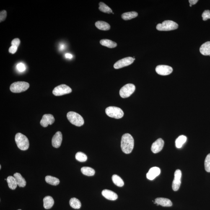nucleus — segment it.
<instances>
[{
	"mask_svg": "<svg viewBox=\"0 0 210 210\" xmlns=\"http://www.w3.org/2000/svg\"><path fill=\"white\" fill-rule=\"evenodd\" d=\"M164 142L161 138H159L154 142L151 146V150L154 153L160 152L164 147Z\"/></svg>",
	"mask_w": 210,
	"mask_h": 210,
	"instance_id": "13",
	"label": "nucleus"
},
{
	"mask_svg": "<svg viewBox=\"0 0 210 210\" xmlns=\"http://www.w3.org/2000/svg\"><path fill=\"white\" fill-rule=\"evenodd\" d=\"M54 203V201L51 196L45 197L43 199V206L46 209H50L52 207Z\"/></svg>",
	"mask_w": 210,
	"mask_h": 210,
	"instance_id": "19",
	"label": "nucleus"
},
{
	"mask_svg": "<svg viewBox=\"0 0 210 210\" xmlns=\"http://www.w3.org/2000/svg\"><path fill=\"white\" fill-rule=\"evenodd\" d=\"M67 116L70 123L76 126L81 127L84 124L83 118L80 115L76 112H69L67 114Z\"/></svg>",
	"mask_w": 210,
	"mask_h": 210,
	"instance_id": "3",
	"label": "nucleus"
},
{
	"mask_svg": "<svg viewBox=\"0 0 210 210\" xmlns=\"http://www.w3.org/2000/svg\"><path fill=\"white\" fill-rule=\"evenodd\" d=\"M14 177L16 179L18 185L19 187H24L26 185V181L25 179L21 175V174L19 173H16L14 174Z\"/></svg>",
	"mask_w": 210,
	"mask_h": 210,
	"instance_id": "20",
	"label": "nucleus"
},
{
	"mask_svg": "<svg viewBox=\"0 0 210 210\" xmlns=\"http://www.w3.org/2000/svg\"><path fill=\"white\" fill-rule=\"evenodd\" d=\"M1 169V165H0V169Z\"/></svg>",
	"mask_w": 210,
	"mask_h": 210,
	"instance_id": "41",
	"label": "nucleus"
},
{
	"mask_svg": "<svg viewBox=\"0 0 210 210\" xmlns=\"http://www.w3.org/2000/svg\"><path fill=\"white\" fill-rule=\"evenodd\" d=\"M181 171L179 169L176 170L175 173V178L172 182V189L175 191H177L180 188L181 184Z\"/></svg>",
	"mask_w": 210,
	"mask_h": 210,
	"instance_id": "10",
	"label": "nucleus"
},
{
	"mask_svg": "<svg viewBox=\"0 0 210 210\" xmlns=\"http://www.w3.org/2000/svg\"><path fill=\"white\" fill-rule=\"evenodd\" d=\"M76 160L80 162H84L87 160V156L84 153L81 152H78L76 154Z\"/></svg>",
	"mask_w": 210,
	"mask_h": 210,
	"instance_id": "31",
	"label": "nucleus"
},
{
	"mask_svg": "<svg viewBox=\"0 0 210 210\" xmlns=\"http://www.w3.org/2000/svg\"><path fill=\"white\" fill-rule=\"evenodd\" d=\"M72 91L71 88L69 86L63 84L55 87L53 89V94L56 96H59L71 93Z\"/></svg>",
	"mask_w": 210,
	"mask_h": 210,
	"instance_id": "8",
	"label": "nucleus"
},
{
	"mask_svg": "<svg viewBox=\"0 0 210 210\" xmlns=\"http://www.w3.org/2000/svg\"><path fill=\"white\" fill-rule=\"evenodd\" d=\"M105 113L109 116L116 119L122 118L124 116L123 110L119 107L110 106L105 109Z\"/></svg>",
	"mask_w": 210,
	"mask_h": 210,
	"instance_id": "6",
	"label": "nucleus"
},
{
	"mask_svg": "<svg viewBox=\"0 0 210 210\" xmlns=\"http://www.w3.org/2000/svg\"><path fill=\"white\" fill-rule=\"evenodd\" d=\"M7 17V12L6 11L3 10L0 13V22H1L5 20Z\"/></svg>",
	"mask_w": 210,
	"mask_h": 210,
	"instance_id": "35",
	"label": "nucleus"
},
{
	"mask_svg": "<svg viewBox=\"0 0 210 210\" xmlns=\"http://www.w3.org/2000/svg\"><path fill=\"white\" fill-rule=\"evenodd\" d=\"M190 7H191L192 5H191L190 4Z\"/></svg>",
	"mask_w": 210,
	"mask_h": 210,
	"instance_id": "42",
	"label": "nucleus"
},
{
	"mask_svg": "<svg viewBox=\"0 0 210 210\" xmlns=\"http://www.w3.org/2000/svg\"><path fill=\"white\" fill-rule=\"evenodd\" d=\"M204 165L206 171L210 172V153L207 156L205 160Z\"/></svg>",
	"mask_w": 210,
	"mask_h": 210,
	"instance_id": "32",
	"label": "nucleus"
},
{
	"mask_svg": "<svg viewBox=\"0 0 210 210\" xmlns=\"http://www.w3.org/2000/svg\"><path fill=\"white\" fill-rule=\"evenodd\" d=\"M65 56H66V58H69V59H71V58L73 57V55L70 53H66V55H65Z\"/></svg>",
	"mask_w": 210,
	"mask_h": 210,
	"instance_id": "39",
	"label": "nucleus"
},
{
	"mask_svg": "<svg viewBox=\"0 0 210 210\" xmlns=\"http://www.w3.org/2000/svg\"><path fill=\"white\" fill-rule=\"evenodd\" d=\"M65 48L64 47V45H61V47H60V49H61V50H63Z\"/></svg>",
	"mask_w": 210,
	"mask_h": 210,
	"instance_id": "40",
	"label": "nucleus"
},
{
	"mask_svg": "<svg viewBox=\"0 0 210 210\" xmlns=\"http://www.w3.org/2000/svg\"><path fill=\"white\" fill-rule=\"evenodd\" d=\"M15 141L19 148L25 151L28 149L29 146V141L27 137L20 133L16 135Z\"/></svg>",
	"mask_w": 210,
	"mask_h": 210,
	"instance_id": "2",
	"label": "nucleus"
},
{
	"mask_svg": "<svg viewBox=\"0 0 210 210\" xmlns=\"http://www.w3.org/2000/svg\"><path fill=\"white\" fill-rule=\"evenodd\" d=\"M134 141L129 133H125L122 137L121 147L122 151L125 154H130L134 147Z\"/></svg>",
	"mask_w": 210,
	"mask_h": 210,
	"instance_id": "1",
	"label": "nucleus"
},
{
	"mask_svg": "<svg viewBox=\"0 0 210 210\" xmlns=\"http://www.w3.org/2000/svg\"><path fill=\"white\" fill-rule=\"evenodd\" d=\"M18 50V47L13 46H11L10 47L9 49V51L10 53H11L13 54L17 52Z\"/></svg>",
	"mask_w": 210,
	"mask_h": 210,
	"instance_id": "37",
	"label": "nucleus"
},
{
	"mask_svg": "<svg viewBox=\"0 0 210 210\" xmlns=\"http://www.w3.org/2000/svg\"><path fill=\"white\" fill-rule=\"evenodd\" d=\"M157 205H160L163 207H171L172 203L170 200L164 198H158L155 200V202Z\"/></svg>",
	"mask_w": 210,
	"mask_h": 210,
	"instance_id": "17",
	"label": "nucleus"
},
{
	"mask_svg": "<svg viewBox=\"0 0 210 210\" xmlns=\"http://www.w3.org/2000/svg\"><path fill=\"white\" fill-rule=\"evenodd\" d=\"M138 16L137 13L135 11L124 13L121 15V17L125 20H130L136 18Z\"/></svg>",
	"mask_w": 210,
	"mask_h": 210,
	"instance_id": "23",
	"label": "nucleus"
},
{
	"mask_svg": "<svg viewBox=\"0 0 210 210\" xmlns=\"http://www.w3.org/2000/svg\"><path fill=\"white\" fill-rule=\"evenodd\" d=\"M45 180L47 183L52 185H58L60 183L59 179L50 175L46 176L45 177Z\"/></svg>",
	"mask_w": 210,
	"mask_h": 210,
	"instance_id": "26",
	"label": "nucleus"
},
{
	"mask_svg": "<svg viewBox=\"0 0 210 210\" xmlns=\"http://www.w3.org/2000/svg\"><path fill=\"white\" fill-rule=\"evenodd\" d=\"M55 121L54 117L51 114H45L40 120V124L44 127H46L48 125H51Z\"/></svg>",
	"mask_w": 210,
	"mask_h": 210,
	"instance_id": "12",
	"label": "nucleus"
},
{
	"mask_svg": "<svg viewBox=\"0 0 210 210\" xmlns=\"http://www.w3.org/2000/svg\"><path fill=\"white\" fill-rule=\"evenodd\" d=\"M99 9L102 12L111 13H113L112 9L109 6L103 2H100L99 4Z\"/></svg>",
	"mask_w": 210,
	"mask_h": 210,
	"instance_id": "30",
	"label": "nucleus"
},
{
	"mask_svg": "<svg viewBox=\"0 0 210 210\" xmlns=\"http://www.w3.org/2000/svg\"><path fill=\"white\" fill-rule=\"evenodd\" d=\"M17 69L20 72H23L26 70L25 65L22 63H18L17 66Z\"/></svg>",
	"mask_w": 210,
	"mask_h": 210,
	"instance_id": "34",
	"label": "nucleus"
},
{
	"mask_svg": "<svg viewBox=\"0 0 210 210\" xmlns=\"http://www.w3.org/2000/svg\"><path fill=\"white\" fill-rule=\"evenodd\" d=\"M178 25L171 20H166L162 24H158L156 28L159 31H170L178 28Z\"/></svg>",
	"mask_w": 210,
	"mask_h": 210,
	"instance_id": "5",
	"label": "nucleus"
},
{
	"mask_svg": "<svg viewBox=\"0 0 210 210\" xmlns=\"http://www.w3.org/2000/svg\"><path fill=\"white\" fill-rule=\"evenodd\" d=\"M95 26L100 30H108L110 28V24L104 21H97L95 23Z\"/></svg>",
	"mask_w": 210,
	"mask_h": 210,
	"instance_id": "21",
	"label": "nucleus"
},
{
	"mask_svg": "<svg viewBox=\"0 0 210 210\" xmlns=\"http://www.w3.org/2000/svg\"><path fill=\"white\" fill-rule=\"evenodd\" d=\"M155 70L157 74L162 76L168 75L173 71L172 67L166 65H159L156 68Z\"/></svg>",
	"mask_w": 210,
	"mask_h": 210,
	"instance_id": "11",
	"label": "nucleus"
},
{
	"mask_svg": "<svg viewBox=\"0 0 210 210\" xmlns=\"http://www.w3.org/2000/svg\"><path fill=\"white\" fill-rule=\"evenodd\" d=\"M7 181L8 186L11 190H15L17 186V183L14 177L9 176L7 179Z\"/></svg>",
	"mask_w": 210,
	"mask_h": 210,
	"instance_id": "24",
	"label": "nucleus"
},
{
	"mask_svg": "<svg viewBox=\"0 0 210 210\" xmlns=\"http://www.w3.org/2000/svg\"><path fill=\"white\" fill-rule=\"evenodd\" d=\"M30 85L29 83L24 81H18L11 84L10 89L14 93H19L25 92L29 89Z\"/></svg>",
	"mask_w": 210,
	"mask_h": 210,
	"instance_id": "4",
	"label": "nucleus"
},
{
	"mask_svg": "<svg viewBox=\"0 0 210 210\" xmlns=\"http://www.w3.org/2000/svg\"><path fill=\"white\" fill-rule=\"evenodd\" d=\"M20 43V40L19 38H15L11 42V45L12 46H15L17 47H19Z\"/></svg>",
	"mask_w": 210,
	"mask_h": 210,
	"instance_id": "36",
	"label": "nucleus"
},
{
	"mask_svg": "<svg viewBox=\"0 0 210 210\" xmlns=\"http://www.w3.org/2000/svg\"><path fill=\"white\" fill-rule=\"evenodd\" d=\"M21 210V209H19V210Z\"/></svg>",
	"mask_w": 210,
	"mask_h": 210,
	"instance_id": "43",
	"label": "nucleus"
},
{
	"mask_svg": "<svg viewBox=\"0 0 210 210\" xmlns=\"http://www.w3.org/2000/svg\"><path fill=\"white\" fill-rule=\"evenodd\" d=\"M81 172L84 175L89 176H93L95 174V170L89 167H84L81 168Z\"/></svg>",
	"mask_w": 210,
	"mask_h": 210,
	"instance_id": "27",
	"label": "nucleus"
},
{
	"mask_svg": "<svg viewBox=\"0 0 210 210\" xmlns=\"http://www.w3.org/2000/svg\"><path fill=\"white\" fill-rule=\"evenodd\" d=\"M112 180L113 183L117 186L122 187L124 185V183L122 179L117 175H113L112 177Z\"/></svg>",
	"mask_w": 210,
	"mask_h": 210,
	"instance_id": "29",
	"label": "nucleus"
},
{
	"mask_svg": "<svg viewBox=\"0 0 210 210\" xmlns=\"http://www.w3.org/2000/svg\"><path fill=\"white\" fill-rule=\"evenodd\" d=\"M136 89V87L132 84H127L121 88L120 91V95L123 98L129 97Z\"/></svg>",
	"mask_w": 210,
	"mask_h": 210,
	"instance_id": "7",
	"label": "nucleus"
},
{
	"mask_svg": "<svg viewBox=\"0 0 210 210\" xmlns=\"http://www.w3.org/2000/svg\"><path fill=\"white\" fill-rule=\"evenodd\" d=\"M100 43L101 45L103 46L108 47L109 48H115L117 46V44L115 42L112 41L111 40H107V39H104L100 40Z\"/></svg>",
	"mask_w": 210,
	"mask_h": 210,
	"instance_id": "22",
	"label": "nucleus"
},
{
	"mask_svg": "<svg viewBox=\"0 0 210 210\" xmlns=\"http://www.w3.org/2000/svg\"><path fill=\"white\" fill-rule=\"evenodd\" d=\"M135 61L134 58L131 57H128L123 58L117 61L114 65V67L115 69H119L131 65Z\"/></svg>",
	"mask_w": 210,
	"mask_h": 210,
	"instance_id": "9",
	"label": "nucleus"
},
{
	"mask_svg": "<svg viewBox=\"0 0 210 210\" xmlns=\"http://www.w3.org/2000/svg\"><path fill=\"white\" fill-rule=\"evenodd\" d=\"M160 172L161 170L159 168L153 167L149 169V172L146 175V177L148 180H153L160 175Z\"/></svg>",
	"mask_w": 210,
	"mask_h": 210,
	"instance_id": "15",
	"label": "nucleus"
},
{
	"mask_svg": "<svg viewBox=\"0 0 210 210\" xmlns=\"http://www.w3.org/2000/svg\"><path fill=\"white\" fill-rule=\"evenodd\" d=\"M202 17L203 21H206L208 19H210V11L205 10L202 14Z\"/></svg>",
	"mask_w": 210,
	"mask_h": 210,
	"instance_id": "33",
	"label": "nucleus"
},
{
	"mask_svg": "<svg viewBox=\"0 0 210 210\" xmlns=\"http://www.w3.org/2000/svg\"><path fill=\"white\" fill-rule=\"evenodd\" d=\"M102 194L105 198L110 201H115L118 198L117 194L111 190H104L102 191Z\"/></svg>",
	"mask_w": 210,
	"mask_h": 210,
	"instance_id": "16",
	"label": "nucleus"
},
{
	"mask_svg": "<svg viewBox=\"0 0 210 210\" xmlns=\"http://www.w3.org/2000/svg\"><path fill=\"white\" fill-rule=\"evenodd\" d=\"M189 2L190 4H191L192 6L193 5L196 4V3L198 2V0H189Z\"/></svg>",
	"mask_w": 210,
	"mask_h": 210,
	"instance_id": "38",
	"label": "nucleus"
},
{
	"mask_svg": "<svg viewBox=\"0 0 210 210\" xmlns=\"http://www.w3.org/2000/svg\"><path fill=\"white\" fill-rule=\"evenodd\" d=\"M200 52L203 55L210 56V41H208L202 45L200 48Z\"/></svg>",
	"mask_w": 210,
	"mask_h": 210,
	"instance_id": "18",
	"label": "nucleus"
},
{
	"mask_svg": "<svg viewBox=\"0 0 210 210\" xmlns=\"http://www.w3.org/2000/svg\"><path fill=\"white\" fill-rule=\"evenodd\" d=\"M187 141L186 137L181 135L175 141V146L177 148H180Z\"/></svg>",
	"mask_w": 210,
	"mask_h": 210,
	"instance_id": "25",
	"label": "nucleus"
},
{
	"mask_svg": "<svg viewBox=\"0 0 210 210\" xmlns=\"http://www.w3.org/2000/svg\"><path fill=\"white\" fill-rule=\"evenodd\" d=\"M62 141V135L61 132H58L55 133L52 139V144L53 147L58 148L61 146Z\"/></svg>",
	"mask_w": 210,
	"mask_h": 210,
	"instance_id": "14",
	"label": "nucleus"
},
{
	"mask_svg": "<svg viewBox=\"0 0 210 210\" xmlns=\"http://www.w3.org/2000/svg\"><path fill=\"white\" fill-rule=\"evenodd\" d=\"M69 204L74 209H79L81 207L80 201L77 198H73L70 200Z\"/></svg>",
	"mask_w": 210,
	"mask_h": 210,
	"instance_id": "28",
	"label": "nucleus"
}]
</instances>
